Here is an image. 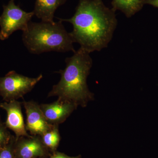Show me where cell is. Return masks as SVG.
<instances>
[{
	"label": "cell",
	"instance_id": "1",
	"mask_svg": "<svg viewBox=\"0 0 158 158\" xmlns=\"http://www.w3.org/2000/svg\"><path fill=\"white\" fill-rule=\"evenodd\" d=\"M58 19L72 24L74 43L89 53L107 47L118 24L116 11L102 0H79L73 17Z\"/></svg>",
	"mask_w": 158,
	"mask_h": 158
},
{
	"label": "cell",
	"instance_id": "2",
	"mask_svg": "<svg viewBox=\"0 0 158 158\" xmlns=\"http://www.w3.org/2000/svg\"><path fill=\"white\" fill-rule=\"evenodd\" d=\"M90 54L80 48L71 57L65 59V68L57 72L61 75L60 81L53 86L48 97L57 96L59 100L83 107L93 99L94 94L87 83L93 64Z\"/></svg>",
	"mask_w": 158,
	"mask_h": 158
},
{
	"label": "cell",
	"instance_id": "3",
	"mask_svg": "<svg viewBox=\"0 0 158 158\" xmlns=\"http://www.w3.org/2000/svg\"><path fill=\"white\" fill-rule=\"evenodd\" d=\"M62 22L60 20L54 23L30 21L22 35L23 42L29 52L34 54L51 51L74 52L73 40Z\"/></svg>",
	"mask_w": 158,
	"mask_h": 158
},
{
	"label": "cell",
	"instance_id": "4",
	"mask_svg": "<svg viewBox=\"0 0 158 158\" xmlns=\"http://www.w3.org/2000/svg\"><path fill=\"white\" fill-rule=\"evenodd\" d=\"M42 78V74L31 78L11 71L0 77V95L5 102L17 100L31 91Z\"/></svg>",
	"mask_w": 158,
	"mask_h": 158
},
{
	"label": "cell",
	"instance_id": "5",
	"mask_svg": "<svg viewBox=\"0 0 158 158\" xmlns=\"http://www.w3.org/2000/svg\"><path fill=\"white\" fill-rule=\"evenodd\" d=\"M34 15V11L26 12L15 5L14 0H10L8 5L3 6V13L0 16V40L8 39L18 30L26 31Z\"/></svg>",
	"mask_w": 158,
	"mask_h": 158
},
{
	"label": "cell",
	"instance_id": "6",
	"mask_svg": "<svg viewBox=\"0 0 158 158\" xmlns=\"http://www.w3.org/2000/svg\"><path fill=\"white\" fill-rule=\"evenodd\" d=\"M43 143L40 136H23L15 139V158H45L51 155Z\"/></svg>",
	"mask_w": 158,
	"mask_h": 158
},
{
	"label": "cell",
	"instance_id": "7",
	"mask_svg": "<svg viewBox=\"0 0 158 158\" xmlns=\"http://www.w3.org/2000/svg\"><path fill=\"white\" fill-rule=\"evenodd\" d=\"M27 115L26 128L32 135L41 136L54 125L49 123L39 105L36 102L24 101L23 102Z\"/></svg>",
	"mask_w": 158,
	"mask_h": 158
},
{
	"label": "cell",
	"instance_id": "8",
	"mask_svg": "<svg viewBox=\"0 0 158 158\" xmlns=\"http://www.w3.org/2000/svg\"><path fill=\"white\" fill-rule=\"evenodd\" d=\"M17 100L0 103V108L6 110L7 117L6 126L15 134V139L20 137H31L27 132L22 111L21 105Z\"/></svg>",
	"mask_w": 158,
	"mask_h": 158
},
{
	"label": "cell",
	"instance_id": "9",
	"mask_svg": "<svg viewBox=\"0 0 158 158\" xmlns=\"http://www.w3.org/2000/svg\"><path fill=\"white\" fill-rule=\"evenodd\" d=\"M40 107L49 123L58 125L65 122L77 107L72 103L63 101L59 99L52 103L40 105Z\"/></svg>",
	"mask_w": 158,
	"mask_h": 158
},
{
	"label": "cell",
	"instance_id": "10",
	"mask_svg": "<svg viewBox=\"0 0 158 158\" xmlns=\"http://www.w3.org/2000/svg\"><path fill=\"white\" fill-rule=\"evenodd\" d=\"M66 0H36L34 15L44 22L54 23V14Z\"/></svg>",
	"mask_w": 158,
	"mask_h": 158
},
{
	"label": "cell",
	"instance_id": "11",
	"mask_svg": "<svg viewBox=\"0 0 158 158\" xmlns=\"http://www.w3.org/2000/svg\"><path fill=\"white\" fill-rule=\"evenodd\" d=\"M147 0H112V8L121 11L127 18H131L141 10Z\"/></svg>",
	"mask_w": 158,
	"mask_h": 158
},
{
	"label": "cell",
	"instance_id": "12",
	"mask_svg": "<svg viewBox=\"0 0 158 158\" xmlns=\"http://www.w3.org/2000/svg\"><path fill=\"white\" fill-rule=\"evenodd\" d=\"M43 144L52 153L56 151L61 137L59 134V125H54L52 127L40 136Z\"/></svg>",
	"mask_w": 158,
	"mask_h": 158
},
{
	"label": "cell",
	"instance_id": "13",
	"mask_svg": "<svg viewBox=\"0 0 158 158\" xmlns=\"http://www.w3.org/2000/svg\"><path fill=\"white\" fill-rule=\"evenodd\" d=\"M12 136L5 123L2 121L0 116V150L9 143Z\"/></svg>",
	"mask_w": 158,
	"mask_h": 158
},
{
	"label": "cell",
	"instance_id": "14",
	"mask_svg": "<svg viewBox=\"0 0 158 158\" xmlns=\"http://www.w3.org/2000/svg\"><path fill=\"white\" fill-rule=\"evenodd\" d=\"M15 141V136L12 135L9 143L0 150V158H15L14 153Z\"/></svg>",
	"mask_w": 158,
	"mask_h": 158
},
{
	"label": "cell",
	"instance_id": "15",
	"mask_svg": "<svg viewBox=\"0 0 158 158\" xmlns=\"http://www.w3.org/2000/svg\"><path fill=\"white\" fill-rule=\"evenodd\" d=\"M81 156L79 155L77 156H69L65 154L64 153L59 152L56 151L52 152V154L49 156V158H81Z\"/></svg>",
	"mask_w": 158,
	"mask_h": 158
},
{
	"label": "cell",
	"instance_id": "16",
	"mask_svg": "<svg viewBox=\"0 0 158 158\" xmlns=\"http://www.w3.org/2000/svg\"><path fill=\"white\" fill-rule=\"evenodd\" d=\"M146 4H148L155 8H158V0H147Z\"/></svg>",
	"mask_w": 158,
	"mask_h": 158
}]
</instances>
